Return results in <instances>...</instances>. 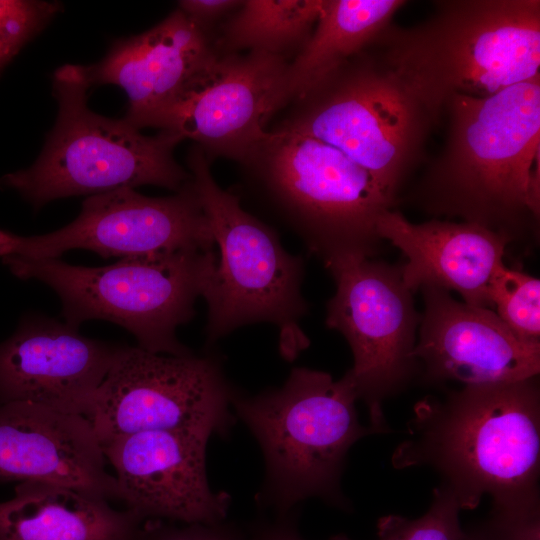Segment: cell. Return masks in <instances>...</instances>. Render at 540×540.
Returning a JSON list of instances; mask_svg holds the SVG:
<instances>
[{
	"label": "cell",
	"mask_w": 540,
	"mask_h": 540,
	"mask_svg": "<svg viewBox=\"0 0 540 540\" xmlns=\"http://www.w3.org/2000/svg\"><path fill=\"white\" fill-rule=\"evenodd\" d=\"M422 290L425 311L413 357L427 380L479 385L539 374L540 343L520 339L489 308L458 302L441 288Z\"/></svg>",
	"instance_id": "2e32d148"
},
{
	"label": "cell",
	"mask_w": 540,
	"mask_h": 540,
	"mask_svg": "<svg viewBox=\"0 0 540 540\" xmlns=\"http://www.w3.org/2000/svg\"><path fill=\"white\" fill-rule=\"evenodd\" d=\"M377 234L403 252L407 262L400 272L411 292L424 287L454 290L465 303L492 308L489 284L505 265L509 235L469 222L414 224L391 209L380 216Z\"/></svg>",
	"instance_id": "d6986e66"
},
{
	"label": "cell",
	"mask_w": 540,
	"mask_h": 540,
	"mask_svg": "<svg viewBox=\"0 0 540 540\" xmlns=\"http://www.w3.org/2000/svg\"><path fill=\"white\" fill-rule=\"evenodd\" d=\"M357 400L348 372L335 381L326 372L303 367L293 368L281 387L254 396L235 391L231 407L264 459L260 505L281 513L308 498L347 505L341 490L347 453L376 433L359 421Z\"/></svg>",
	"instance_id": "277c9868"
},
{
	"label": "cell",
	"mask_w": 540,
	"mask_h": 540,
	"mask_svg": "<svg viewBox=\"0 0 540 540\" xmlns=\"http://www.w3.org/2000/svg\"><path fill=\"white\" fill-rule=\"evenodd\" d=\"M59 10L54 2L0 0V71Z\"/></svg>",
	"instance_id": "d4e9b609"
},
{
	"label": "cell",
	"mask_w": 540,
	"mask_h": 540,
	"mask_svg": "<svg viewBox=\"0 0 540 540\" xmlns=\"http://www.w3.org/2000/svg\"><path fill=\"white\" fill-rule=\"evenodd\" d=\"M214 245L192 179L167 197H149L127 187L90 195L74 221L47 234L23 236L0 229V259H56L72 249L126 258L210 250Z\"/></svg>",
	"instance_id": "7c38bea8"
},
{
	"label": "cell",
	"mask_w": 540,
	"mask_h": 540,
	"mask_svg": "<svg viewBox=\"0 0 540 540\" xmlns=\"http://www.w3.org/2000/svg\"><path fill=\"white\" fill-rule=\"evenodd\" d=\"M187 166L220 253L203 293L208 343L241 326L270 322L299 351L307 344L298 328L307 311L301 293L303 260L285 251L274 230L216 183L209 160L195 144Z\"/></svg>",
	"instance_id": "9c48e42d"
},
{
	"label": "cell",
	"mask_w": 540,
	"mask_h": 540,
	"mask_svg": "<svg viewBox=\"0 0 540 540\" xmlns=\"http://www.w3.org/2000/svg\"><path fill=\"white\" fill-rule=\"evenodd\" d=\"M0 480L41 482L118 499L101 444L82 415L29 402L0 404Z\"/></svg>",
	"instance_id": "ac0fdd59"
},
{
	"label": "cell",
	"mask_w": 540,
	"mask_h": 540,
	"mask_svg": "<svg viewBox=\"0 0 540 540\" xmlns=\"http://www.w3.org/2000/svg\"><path fill=\"white\" fill-rule=\"evenodd\" d=\"M242 3L237 0H183L179 1L178 9L202 29L212 33L214 22L235 11Z\"/></svg>",
	"instance_id": "83f0119b"
},
{
	"label": "cell",
	"mask_w": 540,
	"mask_h": 540,
	"mask_svg": "<svg viewBox=\"0 0 540 540\" xmlns=\"http://www.w3.org/2000/svg\"><path fill=\"white\" fill-rule=\"evenodd\" d=\"M289 61L261 51L222 55L154 128L194 141L210 163L223 157L241 164L266 136V123L283 108Z\"/></svg>",
	"instance_id": "4fadbf2b"
},
{
	"label": "cell",
	"mask_w": 540,
	"mask_h": 540,
	"mask_svg": "<svg viewBox=\"0 0 540 540\" xmlns=\"http://www.w3.org/2000/svg\"><path fill=\"white\" fill-rule=\"evenodd\" d=\"M89 88L83 66L55 71V125L33 165L2 177L5 188L38 209L59 198L123 187L156 185L177 192L192 179L174 158L180 135L160 130L147 136L125 118L94 113L87 106Z\"/></svg>",
	"instance_id": "5b68a950"
},
{
	"label": "cell",
	"mask_w": 540,
	"mask_h": 540,
	"mask_svg": "<svg viewBox=\"0 0 540 540\" xmlns=\"http://www.w3.org/2000/svg\"><path fill=\"white\" fill-rule=\"evenodd\" d=\"M396 469L437 471L461 510L483 496L508 505L539 499L540 391L536 377L464 385L414 407L408 436L394 450Z\"/></svg>",
	"instance_id": "7a4b0ae2"
},
{
	"label": "cell",
	"mask_w": 540,
	"mask_h": 540,
	"mask_svg": "<svg viewBox=\"0 0 540 540\" xmlns=\"http://www.w3.org/2000/svg\"><path fill=\"white\" fill-rule=\"evenodd\" d=\"M257 540H303L292 527L287 525L271 526L260 534ZM334 540H345L344 538H335Z\"/></svg>",
	"instance_id": "f1b7e54d"
},
{
	"label": "cell",
	"mask_w": 540,
	"mask_h": 540,
	"mask_svg": "<svg viewBox=\"0 0 540 540\" xmlns=\"http://www.w3.org/2000/svg\"><path fill=\"white\" fill-rule=\"evenodd\" d=\"M138 516L63 486L22 482L0 502V540H137Z\"/></svg>",
	"instance_id": "ffe728a7"
},
{
	"label": "cell",
	"mask_w": 540,
	"mask_h": 540,
	"mask_svg": "<svg viewBox=\"0 0 540 540\" xmlns=\"http://www.w3.org/2000/svg\"><path fill=\"white\" fill-rule=\"evenodd\" d=\"M324 0H247L215 36L221 55L261 51L291 60L310 37Z\"/></svg>",
	"instance_id": "7402d4cb"
},
{
	"label": "cell",
	"mask_w": 540,
	"mask_h": 540,
	"mask_svg": "<svg viewBox=\"0 0 540 540\" xmlns=\"http://www.w3.org/2000/svg\"><path fill=\"white\" fill-rule=\"evenodd\" d=\"M460 511L452 492L441 484L434 489L430 507L422 516L381 517L377 522V540H465Z\"/></svg>",
	"instance_id": "cb8c5ba5"
},
{
	"label": "cell",
	"mask_w": 540,
	"mask_h": 540,
	"mask_svg": "<svg viewBox=\"0 0 540 540\" xmlns=\"http://www.w3.org/2000/svg\"><path fill=\"white\" fill-rule=\"evenodd\" d=\"M217 260L213 249L126 257L102 267L59 258L0 259L16 277L51 287L69 326L106 320L130 332L138 347L172 356L193 354L177 339L176 329L194 316L195 301L203 296Z\"/></svg>",
	"instance_id": "8992f818"
},
{
	"label": "cell",
	"mask_w": 540,
	"mask_h": 540,
	"mask_svg": "<svg viewBox=\"0 0 540 540\" xmlns=\"http://www.w3.org/2000/svg\"><path fill=\"white\" fill-rule=\"evenodd\" d=\"M447 132L414 194L430 214L512 237L540 211V76L491 96H451Z\"/></svg>",
	"instance_id": "6da1fadb"
},
{
	"label": "cell",
	"mask_w": 540,
	"mask_h": 540,
	"mask_svg": "<svg viewBox=\"0 0 540 540\" xmlns=\"http://www.w3.org/2000/svg\"><path fill=\"white\" fill-rule=\"evenodd\" d=\"M137 540H243L229 528L215 524H187L184 527L147 526Z\"/></svg>",
	"instance_id": "4316f807"
},
{
	"label": "cell",
	"mask_w": 540,
	"mask_h": 540,
	"mask_svg": "<svg viewBox=\"0 0 540 540\" xmlns=\"http://www.w3.org/2000/svg\"><path fill=\"white\" fill-rule=\"evenodd\" d=\"M221 56L212 33L177 9L146 32L115 42L100 62L83 67L90 87L113 84L126 92L124 118L141 130L154 127Z\"/></svg>",
	"instance_id": "9a60e30c"
},
{
	"label": "cell",
	"mask_w": 540,
	"mask_h": 540,
	"mask_svg": "<svg viewBox=\"0 0 540 540\" xmlns=\"http://www.w3.org/2000/svg\"><path fill=\"white\" fill-rule=\"evenodd\" d=\"M212 435L208 429L180 428L122 435L102 443L126 510L143 521L222 522L230 496L214 492L208 483L206 449Z\"/></svg>",
	"instance_id": "5bb4252c"
},
{
	"label": "cell",
	"mask_w": 540,
	"mask_h": 540,
	"mask_svg": "<svg viewBox=\"0 0 540 540\" xmlns=\"http://www.w3.org/2000/svg\"><path fill=\"white\" fill-rule=\"evenodd\" d=\"M465 540H540L539 499L508 505L492 504L489 517L470 531Z\"/></svg>",
	"instance_id": "484cf974"
},
{
	"label": "cell",
	"mask_w": 540,
	"mask_h": 540,
	"mask_svg": "<svg viewBox=\"0 0 540 540\" xmlns=\"http://www.w3.org/2000/svg\"><path fill=\"white\" fill-rule=\"evenodd\" d=\"M285 108L272 129L333 146L364 168L394 201L436 127L417 97L369 46Z\"/></svg>",
	"instance_id": "52a82bcc"
},
{
	"label": "cell",
	"mask_w": 540,
	"mask_h": 540,
	"mask_svg": "<svg viewBox=\"0 0 540 540\" xmlns=\"http://www.w3.org/2000/svg\"><path fill=\"white\" fill-rule=\"evenodd\" d=\"M406 4L404 0H324L310 37L289 61L283 108L368 47Z\"/></svg>",
	"instance_id": "44dd1931"
},
{
	"label": "cell",
	"mask_w": 540,
	"mask_h": 540,
	"mask_svg": "<svg viewBox=\"0 0 540 540\" xmlns=\"http://www.w3.org/2000/svg\"><path fill=\"white\" fill-rule=\"evenodd\" d=\"M488 295L495 313L516 336L540 343L539 279L503 265L493 274Z\"/></svg>",
	"instance_id": "603a6c76"
},
{
	"label": "cell",
	"mask_w": 540,
	"mask_h": 540,
	"mask_svg": "<svg viewBox=\"0 0 540 540\" xmlns=\"http://www.w3.org/2000/svg\"><path fill=\"white\" fill-rule=\"evenodd\" d=\"M241 165L264 199L324 261L342 254L369 256L380 239L377 222L394 203L344 153L296 132L268 130Z\"/></svg>",
	"instance_id": "ba28073f"
},
{
	"label": "cell",
	"mask_w": 540,
	"mask_h": 540,
	"mask_svg": "<svg viewBox=\"0 0 540 540\" xmlns=\"http://www.w3.org/2000/svg\"><path fill=\"white\" fill-rule=\"evenodd\" d=\"M235 389L216 355L172 356L120 346L83 416L100 444L144 431L203 428L226 435Z\"/></svg>",
	"instance_id": "30bf717a"
},
{
	"label": "cell",
	"mask_w": 540,
	"mask_h": 540,
	"mask_svg": "<svg viewBox=\"0 0 540 540\" xmlns=\"http://www.w3.org/2000/svg\"><path fill=\"white\" fill-rule=\"evenodd\" d=\"M119 348L65 322L28 317L0 343V404L29 402L83 416Z\"/></svg>",
	"instance_id": "e0dca14e"
},
{
	"label": "cell",
	"mask_w": 540,
	"mask_h": 540,
	"mask_svg": "<svg viewBox=\"0 0 540 540\" xmlns=\"http://www.w3.org/2000/svg\"><path fill=\"white\" fill-rule=\"evenodd\" d=\"M411 27L391 23L369 47L436 126L453 95L491 96L540 76L539 0H441Z\"/></svg>",
	"instance_id": "3957f363"
},
{
	"label": "cell",
	"mask_w": 540,
	"mask_h": 540,
	"mask_svg": "<svg viewBox=\"0 0 540 540\" xmlns=\"http://www.w3.org/2000/svg\"><path fill=\"white\" fill-rule=\"evenodd\" d=\"M325 263L337 285L327 304L326 325L349 343L354 364L348 374L358 399L368 406L370 426L386 432L382 401L399 391L416 368L412 292L400 269L366 255L342 254Z\"/></svg>",
	"instance_id": "8fae6325"
}]
</instances>
